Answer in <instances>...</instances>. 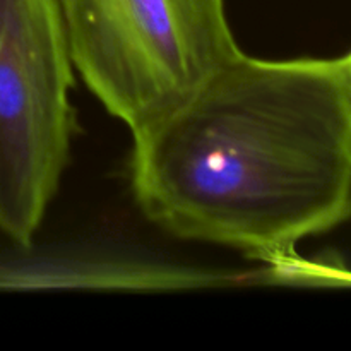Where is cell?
<instances>
[{
  "label": "cell",
  "mask_w": 351,
  "mask_h": 351,
  "mask_svg": "<svg viewBox=\"0 0 351 351\" xmlns=\"http://www.w3.org/2000/svg\"><path fill=\"white\" fill-rule=\"evenodd\" d=\"M130 187L163 232L274 264L351 219V75L345 58L242 50L132 134Z\"/></svg>",
  "instance_id": "cell-1"
},
{
  "label": "cell",
  "mask_w": 351,
  "mask_h": 351,
  "mask_svg": "<svg viewBox=\"0 0 351 351\" xmlns=\"http://www.w3.org/2000/svg\"><path fill=\"white\" fill-rule=\"evenodd\" d=\"M74 71L57 0H0V232L21 247L67 168Z\"/></svg>",
  "instance_id": "cell-3"
},
{
  "label": "cell",
  "mask_w": 351,
  "mask_h": 351,
  "mask_svg": "<svg viewBox=\"0 0 351 351\" xmlns=\"http://www.w3.org/2000/svg\"><path fill=\"white\" fill-rule=\"evenodd\" d=\"M345 62H346V67H348V71H350V75H351V51L348 55H345Z\"/></svg>",
  "instance_id": "cell-4"
},
{
  "label": "cell",
  "mask_w": 351,
  "mask_h": 351,
  "mask_svg": "<svg viewBox=\"0 0 351 351\" xmlns=\"http://www.w3.org/2000/svg\"><path fill=\"white\" fill-rule=\"evenodd\" d=\"M74 69L130 134L240 51L225 0H57Z\"/></svg>",
  "instance_id": "cell-2"
}]
</instances>
